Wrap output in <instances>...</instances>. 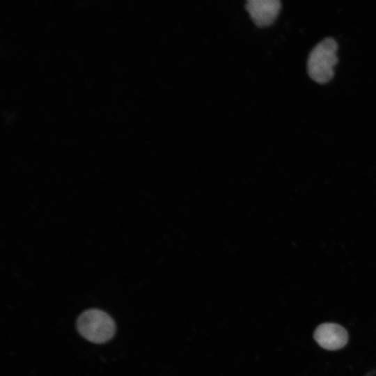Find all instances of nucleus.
Here are the masks:
<instances>
[{
	"label": "nucleus",
	"mask_w": 376,
	"mask_h": 376,
	"mask_svg": "<svg viewBox=\"0 0 376 376\" xmlns=\"http://www.w3.org/2000/svg\"><path fill=\"white\" fill-rule=\"evenodd\" d=\"M313 338L322 348L335 350L346 345L348 335L347 331L339 324L323 323L315 329Z\"/></svg>",
	"instance_id": "nucleus-3"
},
{
	"label": "nucleus",
	"mask_w": 376,
	"mask_h": 376,
	"mask_svg": "<svg viewBox=\"0 0 376 376\" xmlns=\"http://www.w3.org/2000/svg\"><path fill=\"white\" fill-rule=\"evenodd\" d=\"M336 41L327 37L318 42L310 52L307 71L310 77L320 84L328 82L334 76V66L338 62Z\"/></svg>",
	"instance_id": "nucleus-1"
},
{
	"label": "nucleus",
	"mask_w": 376,
	"mask_h": 376,
	"mask_svg": "<svg viewBox=\"0 0 376 376\" xmlns=\"http://www.w3.org/2000/svg\"><path fill=\"white\" fill-rule=\"evenodd\" d=\"M77 325L80 334L95 343L107 342L116 331L113 319L98 309H89L83 312L78 318Z\"/></svg>",
	"instance_id": "nucleus-2"
},
{
	"label": "nucleus",
	"mask_w": 376,
	"mask_h": 376,
	"mask_svg": "<svg viewBox=\"0 0 376 376\" xmlns=\"http://www.w3.org/2000/svg\"><path fill=\"white\" fill-rule=\"evenodd\" d=\"M281 6L279 0H248L246 8L253 21L260 26L272 23Z\"/></svg>",
	"instance_id": "nucleus-4"
}]
</instances>
